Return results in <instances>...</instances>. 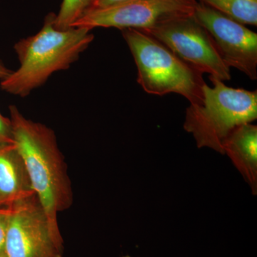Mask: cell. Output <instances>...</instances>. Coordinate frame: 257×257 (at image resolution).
<instances>
[{"label":"cell","instance_id":"6da1fadb","mask_svg":"<svg viewBox=\"0 0 257 257\" xmlns=\"http://www.w3.org/2000/svg\"><path fill=\"white\" fill-rule=\"evenodd\" d=\"M15 147L23 159L32 188L45 211L52 231L62 236L57 214L73 201L67 166L53 130L27 119L14 105L10 106Z\"/></svg>","mask_w":257,"mask_h":257},{"label":"cell","instance_id":"7a4b0ae2","mask_svg":"<svg viewBox=\"0 0 257 257\" xmlns=\"http://www.w3.org/2000/svg\"><path fill=\"white\" fill-rule=\"evenodd\" d=\"M55 15H47L36 35L15 44L20 67L2 79L0 87L3 91L26 97L43 85L51 75L69 69L92 43V30L82 28L58 30L54 25Z\"/></svg>","mask_w":257,"mask_h":257},{"label":"cell","instance_id":"3957f363","mask_svg":"<svg viewBox=\"0 0 257 257\" xmlns=\"http://www.w3.org/2000/svg\"><path fill=\"white\" fill-rule=\"evenodd\" d=\"M213 87L203 86V100L186 110L184 128L192 134L199 148L207 147L224 155L223 143L239 125L257 118V92L225 85L209 77Z\"/></svg>","mask_w":257,"mask_h":257},{"label":"cell","instance_id":"277c9868","mask_svg":"<svg viewBox=\"0 0 257 257\" xmlns=\"http://www.w3.org/2000/svg\"><path fill=\"white\" fill-rule=\"evenodd\" d=\"M138 67V82L150 94H180L190 102L203 100L202 74L153 37L136 29L121 30Z\"/></svg>","mask_w":257,"mask_h":257},{"label":"cell","instance_id":"5b68a950","mask_svg":"<svg viewBox=\"0 0 257 257\" xmlns=\"http://www.w3.org/2000/svg\"><path fill=\"white\" fill-rule=\"evenodd\" d=\"M140 31L156 39L201 73L209 74L222 82L231 79L230 68L221 59L212 37L194 14L171 19Z\"/></svg>","mask_w":257,"mask_h":257},{"label":"cell","instance_id":"8992f818","mask_svg":"<svg viewBox=\"0 0 257 257\" xmlns=\"http://www.w3.org/2000/svg\"><path fill=\"white\" fill-rule=\"evenodd\" d=\"M8 225L5 253L8 257H63L62 236L51 229L36 194L6 207Z\"/></svg>","mask_w":257,"mask_h":257},{"label":"cell","instance_id":"52a82bcc","mask_svg":"<svg viewBox=\"0 0 257 257\" xmlns=\"http://www.w3.org/2000/svg\"><path fill=\"white\" fill-rule=\"evenodd\" d=\"M197 3V0H128L89 10L72 28L146 30L171 19L194 14Z\"/></svg>","mask_w":257,"mask_h":257},{"label":"cell","instance_id":"ba28073f","mask_svg":"<svg viewBox=\"0 0 257 257\" xmlns=\"http://www.w3.org/2000/svg\"><path fill=\"white\" fill-rule=\"evenodd\" d=\"M194 15L212 37L224 63L229 68L239 69L251 80H256V32L199 1Z\"/></svg>","mask_w":257,"mask_h":257},{"label":"cell","instance_id":"9c48e42d","mask_svg":"<svg viewBox=\"0 0 257 257\" xmlns=\"http://www.w3.org/2000/svg\"><path fill=\"white\" fill-rule=\"evenodd\" d=\"M35 194L26 166L14 143L0 145V204H12Z\"/></svg>","mask_w":257,"mask_h":257},{"label":"cell","instance_id":"30bf717a","mask_svg":"<svg viewBox=\"0 0 257 257\" xmlns=\"http://www.w3.org/2000/svg\"><path fill=\"white\" fill-rule=\"evenodd\" d=\"M223 152L227 155L244 180L257 193V126L245 123L234 128L225 139Z\"/></svg>","mask_w":257,"mask_h":257},{"label":"cell","instance_id":"8fae6325","mask_svg":"<svg viewBox=\"0 0 257 257\" xmlns=\"http://www.w3.org/2000/svg\"><path fill=\"white\" fill-rule=\"evenodd\" d=\"M243 25H257V0H199Z\"/></svg>","mask_w":257,"mask_h":257},{"label":"cell","instance_id":"7c38bea8","mask_svg":"<svg viewBox=\"0 0 257 257\" xmlns=\"http://www.w3.org/2000/svg\"><path fill=\"white\" fill-rule=\"evenodd\" d=\"M96 0H62L60 11L54 18V25L58 30L72 28L79 18H82L95 5Z\"/></svg>","mask_w":257,"mask_h":257},{"label":"cell","instance_id":"4fadbf2b","mask_svg":"<svg viewBox=\"0 0 257 257\" xmlns=\"http://www.w3.org/2000/svg\"><path fill=\"white\" fill-rule=\"evenodd\" d=\"M13 143L11 121L0 113V145Z\"/></svg>","mask_w":257,"mask_h":257},{"label":"cell","instance_id":"5bb4252c","mask_svg":"<svg viewBox=\"0 0 257 257\" xmlns=\"http://www.w3.org/2000/svg\"><path fill=\"white\" fill-rule=\"evenodd\" d=\"M8 225V210L6 207L0 208V252H4Z\"/></svg>","mask_w":257,"mask_h":257},{"label":"cell","instance_id":"9a60e30c","mask_svg":"<svg viewBox=\"0 0 257 257\" xmlns=\"http://www.w3.org/2000/svg\"><path fill=\"white\" fill-rule=\"evenodd\" d=\"M126 1H128V0H96L95 5L92 9L109 8V7L121 4V3H125Z\"/></svg>","mask_w":257,"mask_h":257},{"label":"cell","instance_id":"2e32d148","mask_svg":"<svg viewBox=\"0 0 257 257\" xmlns=\"http://www.w3.org/2000/svg\"><path fill=\"white\" fill-rule=\"evenodd\" d=\"M12 71H10V69L6 68L4 65H3V63L0 62V80L5 78L7 76L9 75L10 73H11Z\"/></svg>","mask_w":257,"mask_h":257},{"label":"cell","instance_id":"e0dca14e","mask_svg":"<svg viewBox=\"0 0 257 257\" xmlns=\"http://www.w3.org/2000/svg\"><path fill=\"white\" fill-rule=\"evenodd\" d=\"M0 257H8L5 254V251L4 252H0Z\"/></svg>","mask_w":257,"mask_h":257},{"label":"cell","instance_id":"ac0fdd59","mask_svg":"<svg viewBox=\"0 0 257 257\" xmlns=\"http://www.w3.org/2000/svg\"><path fill=\"white\" fill-rule=\"evenodd\" d=\"M1 207H2V206H1V204H0V208H1Z\"/></svg>","mask_w":257,"mask_h":257}]
</instances>
